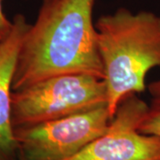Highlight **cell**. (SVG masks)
I'll return each instance as SVG.
<instances>
[{
  "mask_svg": "<svg viewBox=\"0 0 160 160\" xmlns=\"http://www.w3.org/2000/svg\"><path fill=\"white\" fill-rule=\"evenodd\" d=\"M95 0H42L23 37L12 91L62 74L104 79L92 12Z\"/></svg>",
  "mask_w": 160,
  "mask_h": 160,
  "instance_id": "cell-1",
  "label": "cell"
},
{
  "mask_svg": "<svg viewBox=\"0 0 160 160\" xmlns=\"http://www.w3.org/2000/svg\"><path fill=\"white\" fill-rule=\"evenodd\" d=\"M97 47L113 118L121 102L146 89L149 70L160 67V16L119 8L95 22Z\"/></svg>",
  "mask_w": 160,
  "mask_h": 160,
  "instance_id": "cell-2",
  "label": "cell"
},
{
  "mask_svg": "<svg viewBox=\"0 0 160 160\" xmlns=\"http://www.w3.org/2000/svg\"><path fill=\"white\" fill-rule=\"evenodd\" d=\"M107 107L102 78L88 74H62L38 81L12 93L13 128L31 126Z\"/></svg>",
  "mask_w": 160,
  "mask_h": 160,
  "instance_id": "cell-3",
  "label": "cell"
},
{
  "mask_svg": "<svg viewBox=\"0 0 160 160\" xmlns=\"http://www.w3.org/2000/svg\"><path fill=\"white\" fill-rule=\"evenodd\" d=\"M112 119L107 107L31 126L14 127L19 158L67 160L103 134Z\"/></svg>",
  "mask_w": 160,
  "mask_h": 160,
  "instance_id": "cell-4",
  "label": "cell"
},
{
  "mask_svg": "<svg viewBox=\"0 0 160 160\" xmlns=\"http://www.w3.org/2000/svg\"><path fill=\"white\" fill-rule=\"evenodd\" d=\"M149 106L136 94L124 99L109 127L67 160H160V137L139 131Z\"/></svg>",
  "mask_w": 160,
  "mask_h": 160,
  "instance_id": "cell-5",
  "label": "cell"
},
{
  "mask_svg": "<svg viewBox=\"0 0 160 160\" xmlns=\"http://www.w3.org/2000/svg\"><path fill=\"white\" fill-rule=\"evenodd\" d=\"M29 25L22 14L15 15L11 32L0 43V160H19L12 123V79L22 41Z\"/></svg>",
  "mask_w": 160,
  "mask_h": 160,
  "instance_id": "cell-6",
  "label": "cell"
},
{
  "mask_svg": "<svg viewBox=\"0 0 160 160\" xmlns=\"http://www.w3.org/2000/svg\"><path fill=\"white\" fill-rule=\"evenodd\" d=\"M139 131L145 134H151L160 137V99H153L149 106Z\"/></svg>",
  "mask_w": 160,
  "mask_h": 160,
  "instance_id": "cell-7",
  "label": "cell"
},
{
  "mask_svg": "<svg viewBox=\"0 0 160 160\" xmlns=\"http://www.w3.org/2000/svg\"><path fill=\"white\" fill-rule=\"evenodd\" d=\"M12 28V21H9L3 12L2 0H0V43L6 39L11 32Z\"/></svg>",
  "mask_w": 160,
  "mask_h": 160,
  "instance_id": "cell-8",
  "label": "cell"
},
{
  "mask_svg": "<svg viewBox=\"0 0 160 160\" xmlns=\"http://www.w3.org/2000/svg\"><path fill=\"white\" fill-rule=\"evenodd\" d=\"M149 91L153 99H160V78L149 84Z\"/></svg>",
  "mask_w": 160,
  "mask_h": 160,
  "instance_id": "cell-9",
  "label": "cell"
},
{
  "mask_svg": "<svg viewBox=\"0 0 160 160\" xmlns=\"http://www.w3.org/2000/svg\"><path fill=\"white\" fill-rule=\"evenodd\" d=\"M19 160H22V159H20V158H19Z\"/></svg>",
  "mask_w": 160,
  "mask_h": 160,
  "instance_id": "cell-10",
  "label": "cell"
}]
</instances>
